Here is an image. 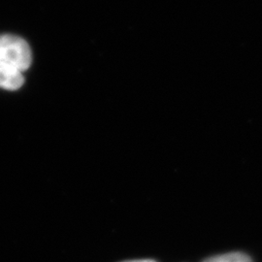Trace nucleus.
Returning a JSON list of instances; mask_svg holds the SVG:
<instances>
[{"label":"nucleus","mask_w":262,"mask_h":262,"mask_svg":"<svg viewBox=\"0 0 262 262\" xmlns=\"http://www.w3.org/2000/svg\"><path fill=\"white\" fill-rule=\"evenodd\" d=\"M32 56L28 43L18 36L0 35V61L26 71L31 64Z\"/></svg>","instance_id":"f257e3e1"},{"label":"nucleus","mask_w":262,"mask_h":262,"mask_svg":"<svg viewBox=\"0 0 262 262\" xmlns=\"http://www.w3.org/2000/svg\"><path fill=\"white\" fill-rule=\"evenodd\" d=\"M25 83V78L21 75V71L14 66H10L3 61H0V86L16 91Z\"/></svg>","instance_id":"f03ea898"},{"label":"nucleus","mask_w":262,"mask_h":262,"mask_svg":"<svg viewBox=\"0 0 262 262\" xmlns=\"http://www.w3.org/2000/svg\"><path fill=\"white\" fill-rule=\"evenodd\" d=\"M203 262H253L251 257L243 253H229L210 257Z\"/></svg>","instance_id":"7ed1b4c3"},{"label":"nucleus","mask_w":262,"mask_h":262,"mask_svg":"<svg viewBox=\"0 0 262 262\" xmlns=\"http://www.w3.org/2000/svg\"><path fill=\"white\" fill-rule=\"evenodd\" d=\"M122 262H156L151 259H139V260H127V261Z\"/></svg>","instance_id":"20e7f679"}]
</instances>
